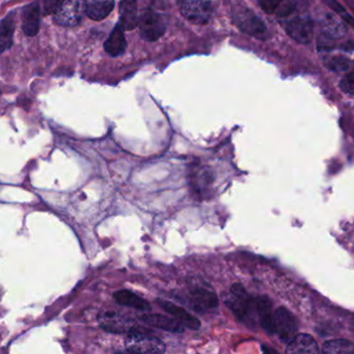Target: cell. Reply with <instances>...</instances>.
I'll return each instance as SVG.
<instances>
[{"mask_svg":"<svg viewBox=\"0 0 354 354\" xmlns=\"http://www.w3.org/2000/svg\"><path fill=\"white\" fill-rule=\"evenodd\" d=\"M156 302L165 312L173 316L174 318L177 319L179 322H181L187 328L192 329V330H198V329L201 328L200 320L196 317H194V315L188 313L182 306L173 304V302L167 301V300L160 299V298L156 299Z\"/></svg>","mask_w":354,"mask_h":354,"instance_id":"obj_11","label":"cell"},{"mask_svg":"<svg viewBox=\"0 0 354 354\" xmlns=\"http://www.w3.org/2000/svg\"><path fill=\"white\" fill-rule=\"evenodd\" d=\"M125 350L134 353H162L165 351V345L160 339L151 335L148 331L136 328L127 333Z\"/></svg>","mask_w":354,"mask_h":354,"instance_id":"obj_3","label":"cell"},{"mask_svg":"<svg viewBox=\"0 0 354 354\" xmlns=\"http://www.w3.org/2000/svg\"><path fill=\"white\" fill-rule=\"evenodd\" d=\"M115 8V0H93L88 5L86 15L95 21L105 19Z\"/></svg>","mask_w":354,"mask_h":354,"instance_id":"obj_18","label":"cell"},{"mask_svg":"<svg viewBox=\"0 0 354 354\" xmlns=\"http://www.w3.org/2000/svg\"><path fill=\"white\" fill-rule=\"evenodd\" d=\"M322 28L324 30L325 36L330 39H339L343 37L345 32L343 24L335 19L333 16H326L322 21Z\"/></svg>","mask_w":354,"mask_h":354,"instance_id":"obj_21","label":"cell"},{"mask_svg":"<svg viewBox=\"0 0 354 354\" xmlns=\"http://www.w3.org/2000/svg\"><path fill=\"white\" fill-rule=\"evenodd\" d=\"M88 5L86 0H64L55 14V22L61 26H78L86 15Z\"/></svg>","mask_w":354,"mask_h":354,"instance_id":"obj_5","label":"cell"},{"mask_svg":"<svg viewBox=\"0 0 354 354\" xmlns=\"http://www.w3.org/2000/svg\"><path fill=\"white\" fill-rule=\"evenodd\" d=\"M113 299L121 306H129L140 312H149L151 310V304L146 299L129 290H120L115 292L113 294Z\"/></svg>","mask_w":354,"mask_h":354,"instance_id":"obj_15","label":"cell"},{"mask_svg":"<svg viewBox=\"0 0 354 354\" xmlns=\"http://www.w3.org/2000/svg\"><path fill=\"white\" fill-rule=\"evenodd\" d=\"M225 301L236 317L244 321L248 319L254 300L250 297L240 283H235L232 286L229 295L225 296Z\"/></svg>","mask_w":354,"mask_h":354,"instance_id":"obj_6","label":"cell"},{"mask_svg":"<svg viewBox=\"0 0 354 354\" xmlns=\"http://www.w3.org/2000/svg\"><path fill=\"white\" fill-rule=\"evenodd\" d=\"M283 0H258L259 5L267 14H275Z\"/></svg>","mask_w":354,"mask_h":354,"instance_id":"obj_25","label":"cell"},{"mask_svg":"<svg viewBox=\"0 0 354 354\" xmlns=\"http://www.w3.org/2000/svg\"><path fill=\"white\" fill-rule=\"evenodd\" d=\"M273 333H277L279 339L290 343L296 335V324L293 316L285 308H279L273 317Z\"/></svg>","mask_w":354,"mask_h":354,"instance_id":"obj_10","label":"cell"},{"mask_svg":"<svg viewBox=\"0 0 354 354\" xmlns=\"http://www.w3.org/2000/svg\"><path fill=\"white\" fill-rule=\"evenodd\" d=\"M140 319L149 326L162 329V330L169 331V333H182L185 328V326L177 319L169 318L165 315L144 314L140 316Z\"/></svg>","mask_w":354,"mask_h":354,"instance_id":"obj_12","label":"cell"},{"mask_svg":"<svg viewBox=\"0 0 354 354\" xmlns=\"http://www.w3.org/2000/svg\"><path fill=\"white\" fill-rule=\"evenodd\" d=\"M99 325L111 333H129L136 328V322L115 310H107L98 316Z\"/></svg>","mask_w":354,"mask_h":354,"instance_id":"obj_8","label":"cell"},{"mask_svg":"<svg viewBox=\"0 0 354 354\" xmlns=\"http://www.w3.org/2000/svg\"><path fill=\"white\" fill-rule=\"evenodd\" d=\"M232 17L234 24L242 32L248 36L254 37L257 40L266 41L269 39V32L266 24L252 12L250 8L241 3H236L232 8Z\"/></svg>","mask_w":354,"mask_h":354,"instance_id":"obj_1","label":"cell"},{"mask_svg":"<svg viewBox=\"0 0 354 354\" xmlns=\"http://www.w3.org/2000/svg\"><path fill=\"white\" fill-rule=\"evenodd\" d=\"M339 88L345 94L354 97V71L346 75L339 82Z\"/></svg>","mask_w":354,"mask_h":354,"instance_id":"obj_24","label":"cell"},{"mask_svg":"<svg viewBox=\"0 0 354 354\" xmlns=\"http://www.w3.org/2000/svg\"><path fill=\"white\" fill-rule=\"evenodd\" d=\"M283 30L293 40L300 44H308L313 38V24L310 18L299 15L297 11L288 17L279 19Z\"/></svg>","mask_w":354,"mask_h":354,"instance_id":"obj_4","label":"cell"},{"mask_svg":"<svg viewBox=\"0 0 354 354\" xmlns=\"http://www.w3.org/2000/svg\"><path fill=\"white\" fill-rule=\"evenodd\" d=\"M325 66L327 69L331 70L333 72H343L348 69L349 62L342 57H333L325 59Z\"/></svg>","mask_w":354,"mask_h":354,"instance_id":"obj_23","label":"cell"},{"mask_svg":"<svg viewBox=\"0 0 354 354\" xmlns=\"http://www.w3.org/2000/svg\"><path fill=\"white\" fill-rule=\"evenodd\" d=\"M14 20L11 16H7L1 22V32H0V44L1 51L5 53L7 49L11 48L13 43Z\"/></svg>","mask_w":354,"mask_h":354,"instance_id":"obj_20","label":"cell"},{"mask_svg":"<svg viewBox=\"0 0 354 354\" xmlns=\"http://www.w3.org/2000/svg\"><path fill=\"white\" fill-rule=\"evenodd\" d=\"M126 47H127V43L124 36V28L118 24L105 42V50L111 57H119L125 53Z\"/></svg>","mask_w":354,"mask_h":354,"instance_id":"obj_17","label":"cell"},{"mask_svg":"<svg viewBox=\"0 0 354 354\" xmlns=\"http://www.w3.org/2000/svg\"><path fill=\"white\" fill-rule=\"evenodd\" d=\"M64 0H44L43 3V13L44 15L55 14Z\"/></svg>","mask_w":354,"mask_h":354,"instance_id":"obj_26","label":"cell"},{"mask_svg":"<svg viewBox=\"0 0 354 354\" xmlns=\"http://www.w3.org/2000/svg\"><path fill=\"white\" fill-rule=\"evenodd\" d=\"M181 12L192 24H205L210 19L212 7L209 0H183Z\"/></svg>","mask_w":354,"mask_h":354,"instance_id":"obj_9","label":"cell"},{"mask_svg":"<svg viewBox=\"0 0 354 354\" xmlns=\"http://www.w3.org/2000/svg\"><path fill=\"white\" fill-rule=\"evenodd\" d=\"M287 353H318L319 347L312 335L306 333L296 335L290 343H288Z\"/></svg>","mask_w":354,"mask_h":354,"instance_id":"obj_14","label":"cell"},{"mask_svg":"<svg viewBox=\"0 0 354 354\" xmlns=\"http://www.w3.org/2000/svg\"><path fill=\"white\" fill-rule=\"evenodd\" d=\"M40 13L38 3H32L24 9L22 28L26 36L35 37L38 34L40 30Z\"/></svg>","mask_w":354,"mask_h":354,"instance_id":"obj_16","label":"cell"},{"mask_svg":"<svg viewBox=\"0 0 354 354\" xmlns=\"http://www.w3.org/2000/svg\"><path fill=\"white\" fill-rule=\"evenodd\" d=\"M120 26L124 30H131L140 24L138 0H122L119 7Z\"/></svg>","mask_w":354,"mask_h":354,"instance_id":"obj_13","label":"cell"},{"mask_svg":"<svg viewBox=\"0 0 354 354\" xmlns=\"http://www.w3.org/2000/svg\"><path fill=\"white\" fill-rule=\"evenodd\" d=\"M188 297L192 310L198 313L210 312L218 306L216 294L202 279L188 281Z\"/></svg>","mask_w":354,"mask_h":354,"instance_id":"obj_2","label":"cell"},{"mask_svg":"<svg viewBox=\"0 0 354 354\" xmlns=\"http://www.w3.org/2000/svg\"><path fill=\"white\" fill-rule=\"evenodd\" d=\"M257 308H258L259 317H260L261 325L266 330L273 333V317L271 314V306L266 297L259 298L257 300Z\"/></svg>","mask_w":354,"mask_h":354,"instance_id":"obj_19","label":"cell"},{"mask_svg":"<svg viewBox=\"0 0 354 354\" xmlns=\"http://www.w3.org/2000/svg\"><path fill=\"white\" fill-rule=\"evenodd\" d=\"M324 3L325 6L329 8L330 10H333V11L337 12V13L341 14L342 16L345 15L346 11L343 7H342L341 3H337V0H320Z\"/></svg>","mask_w":354,"mask_h":354,"instance_id":"obj_27","label":"cell"},{"mask_svg":"<svg viewBox=\"0 0 354 354\" xmlns=\"http://www.w3.org/2000/svg\"><path fill=\"white\" fill-rule=\"evenodd\" d=\"M142 39L154 42L167 30V18L156 12L148 11L142 16L138 24Z\"/></svg>","mask_w":354,"mask_h":354,"instance_id":"obj_7","label":"cell"},{"mask_svg":"<svg viewBox=\"0 0 354 354\" xmlns=\"http://www.w3.org/2000/svg\"><path fill=\"white\" fill-rule=\"evenodd\" d=\"M322 351L324 353H352L354 345L347 339H330L323 345Z\"/></svg>","mask_w":354,"mask_h":354,"instance_id":"obj_22","label":"cell"}]
</instances>
